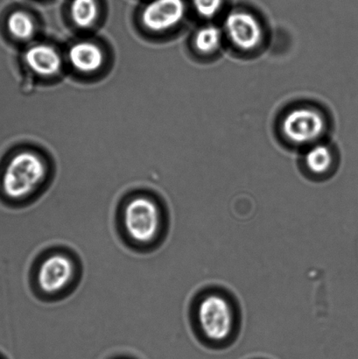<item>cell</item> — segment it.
Listing matches in <instances>:
<instances>
[{"label":"cell","instance_id":"8fae6325","mask_svg":"<svg viewBox=\"0 0 358 359\" xmlns=\"http://www.w3.org/2000/svg\"><path fill=\"white\" fill-rule=\"evenodd\" d=\"M70 13L76 26L82 28L92 26L98 13L97 0H73Z\"/></svg>","mask_w":358,"mask_h":359},{"label":"cell","instance_id":"ba28073f","mask_svg":"<svg viewBox=\"0 0 358 359\" xmlns=\"http://www.w3.org/2000/svg\"><path fill=\"white\" fill-rule=\"evenodd\" d=\"M27 65L41 76L56 75L62 67V60L54 48L48 45H35L25 55Z\"/></svg>","mask_w":358,"mask_h":359},{"label":"cell","instance_id":"5bb4252c","mask_svg":"<svg viewBox=\"0 0 358 359\" xmlns=\"http://www.w3.org/2000/svg\"><path fill=\"white\" fill-rule=\"evenodd\" d=\"M196 12L202 17L212 18L222 8L223 0H192Z\"/></svg>","mask_w":358,"mask_h":359},{"label":"cell","instance_id":"8992f818","mask_svg":"<svg viewBox=\"0 0 358 359\" xmlns=\"http://www.w3.org/2000/svg\"><path fill=\"white\" fill-rule=\"evenodd\" d=\"M224 29L231 42L241 50H254L261 43L262 27L251 13L243 11L230 13L224 21Z\"/></svg>","mask_w":358,"mask_h":359},{"label":"cell","instance_id":"9c48e42d","mask_svg":"<svg viewBox=\"0 0 358 359\" xmlns=\"http://www.w3.org/2000/svg\"><path fill=\"white\" fill-rule=\"evenodd\" d=\"M69 60L76 69L82 72H96L104 62V55L97 45L90 42H80L69 50Z\"/></svg>","mask_w":358,"mask_h":359},{"label":"cell","instance_id":"7c38bea8","mask_svg":"<svg viewBox=\"0 0 358 359\" xmlns=\"http://www.w3.org/2000/svg\"><path fill=\"white\" fill-rule=\"evenodd\" d=\"M223 34L219 27L207 26L198 31L195 37V46L199 52L209 55L219 50L222 44Z\"/></svg>","mask_w":358,"mask_h":359},{"label":"cell","instance_id":"30bf717a","mask_svg":"<svg viewBox=\"0 0 358 359\" xmlns=\"http://www.w3.org/2000/svg\"><path fill=\"white\" fill-rule=\"evenodd\" d=\"M333 157L331 150L325 145H315L308 151L305 163L312 174L322 175L331 168Z\"/></svg>","mask_w":358,"mask_h":359},{"label":"cell","instance_id":"5b68a950","mask_svg":"<svg viewBox=\"0 0 358 359\" xmlns=\"http://www.w3.org/2000/svg\"><path fill=\"white\" fill-rule=\"evenodd\" d=\"M324 118L311 108H297L284 118L282 132L289 142L306 145L320 138L325 130Z\"/></svg>","mask_w":358,"mask_h":359},{"label":"cell","instance_id":"3957f363","mask_svg":"<svg viewBox=\"0 0 358 359\" xmlns=\"http://www.w3.org/2000/svg\"><path fill=\"white\" fill-rule=\"evenodd\" d=\"M195 315L198 330L210 342L224 343L237 329V311L230 298L219 292H209L199 297Z\"/></svg>","mask_w":358,"mask_h":359},{"label":"cell","instance_id":"277c9868","mask_svg":"<svg viewBox=\"0 0 358 359\" xmlns=\"http://www.w3.org/2000/svg\"><path fill=\"white\" fill-rule=\"evenodd\" d=\"M45 175V165L40 158L28 152L17 154L7 165L2 177L4 196L13 203L23 202L33 196Z\"/></svg>","mask_w":358,"mask_h":359},{"label":"cell","instance_id":"6da1fadb","mask_svg":"<svg viewBox=\"0 0 358 359\" xmlns=\"http://www.w3.org/2000/svg\"><path fill=\"white\" fill-rule=\"evenodd\" d=\"M160 203L153 197L138 195L130 197L125 203H119L117 210V226L123 241L135 251H153L160 245V233L163 222Z\"/></svg>","mask_w":358,"mask_h":359},{"label":"cell","instance_id":"52a82bcc","mask_svg":"<svg viewBox=\"0 0 358 359\" xmlns=\"http://www.w3.org/2000/svg\"><path fill=\"white\" fill-rule=\"evenodd\" d=\"M184 14V0H153L144 9L142 21L149 29L161 32L177 26Z\"/></svg>","mask_w":358,"mask_h":359},{"label":"cell","instance_id":"7a4b0ae2","mask_svg":"<svg viewBox=\"0 0 358 359\" xmlns=\"http://www.w3.org/2000/svg\"><path fill=\"white\" fill-rule=\"evenodd\" d=\"M76 274V260L74 255L69 256L68 250L42 253V259L35 262L31 270L34 293H40L44 301L60 300L65 293H71L69 288L75 290L79 281Z\"/></svg>","mask_w":358,"mask_h":359},{"label":"cell","instance_id":"4fadbf2b","mask_svg":"<svg viewBox=\"0 0 358 359\" xmlns=\"http://www.w3.org/2000/svg\"><path fill=\"white\" fill-rule=\"evenodd\" d=\"M7 26L10 33L20 40H28L33 37L34 24L32 18L24 12H15L8 18Z\"/></svg>","mask_w":358,"mask_h":359}]
</instances>
